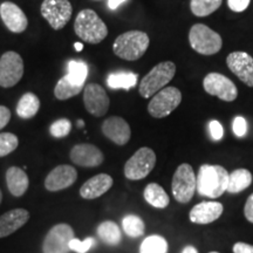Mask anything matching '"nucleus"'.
I'll return each instance as SVG.
<instances>
[{"instance_id":"1","label":"nucleus","mask_w":253,"mask_h":253,"mask_svg":"<svg viewBox=\"0 0 253 253\" xmlns=\"http://www.w3.org/2000/svg\"><path fill=\"white\" fill-rule=\"evenodd\" d=\"M197 192L203 197L218 198L227 190L229 172L221 166L203 164L198 170Z\"/></svg>"},{"instance_id":"2","label":"nucleus","mask_w":253,"mask_h":253,"mask_svg":"<svg viewBox=\"0 0 253 253\" xmlns=\"http://www.w3.org/2000/svg\"><path fill=\"white\" fill-rule=\"evenodd\" d=\"M74 31L77 36L84 41V42L100 43L108 36V28L107 25L96 12L90 8L82 9L75 18Z\"/></svg>"},{"instance_id":"3","label":"nucleus","mask_w":253,"mask_h":253,"mask_svg":"<svg viewBox=\"0 0 253 253\" xmlns=\"http://www.w3.org/2000/svg\"><path fill=\"white\" fill-rule=\"evenodd\" d=\"M150 40L148 34L142 31H128L120 34L113 43L115 55L126 61H136L147 52Z\"/></svg>"},{"instance_id":"4","label":"nucleus","mask_w":253,"mask_h":253,"mask_svg":"<svg viewBox=\"0 0 253 253\" xmlns=\"http://www.w3.org/2000/svg\"><path fill=\"white\" fill-rule=\"evenodd\" d=\"M176 73V65L172 61L157 63L145 77L142 79L138 87V93L144 99L153 97L155 94L172 80Z\"/></svg>"},{"instance_id":"5","label":"nucleus","mask_w":253,"mask_h":253,"mask_svg":"<svg viewBox=\"0 0 253 253\" xmlns=\"http://www.w3.org/2000/svg\"><path fill=\"white\" fill-rule=\"evenodd\" d=\"M189 42L191 48L202 55H213L219 52L223 40L217 32L204 24H196L189 32Z\"/></svg>"},{"instance_id":"6","label":"nucleus","mask_w":253,"mask_h":253,"mask_svg":"<svg viewBox=\"0 0 253 253\" xmlns=\"http://www.w3.org/2000/svg\"><path fill=\"white\" fill-rule=\"evenodd\" d=\"M197 188L194 168L188 163H183L176 169L172 176L171 191L173 198L178 203L188 204L195 196Z\"/></svg>"},{"instance_id":"7","label":"nucleus","mask_w":253,"mask_h":253,"mask_svg":"<svg viewBox=\"0 0 253 253\" xmlns=\"http://www.w3.org/2000/svg\"><path fill=\"white\" fill-rule=\"evenodd\" d=\"M156 166V154L148 147L140 148L125 164V176L130 181H140L153 171Z\"/></svg>"},{"instance_id":"8","label":"nucleus","mask_w":253,"mask_h":253,"mask_svg":"<svg viewBox=\"0 0 253 253\" xmlns=\"http://www.w3.org/2000/svg\"><path fill=\"white\" fill-rule=\"evenodd\" d=\"M182 102V93L176 87H164L151 97L148 104V113L155 119H163L170 115Z\"/></svg>"},{"instance_id":"9","label":"nucleus","mask_w":253,"mask_h":253,"mask_svg":"<svg viewBox=\"0 0 253 253\" xmlns=\"http://www.w3.org/2000/svg\"><path fill=\"white\" fill-rule=\"evenodd\" d=\"M41 15L48 21L53 30H61L71 20L73 7L69 0H43Z\"/></svg>"},{"instance_id":"10","label":"nucleus","mask_w":253,"mask_h":253,"mask_svg":"<svg viewBox=\"0 0 253 253\" xmlns=\"http://www.w3.org/2000/svg\"><path fill=\"white\" fill-rule=\"evenodd\" d=\"M24 75L23 58L17 52H6L0 58V87L11 88Z\"/></svg>"},{"instance_id":"11","label":"nucleus","mask_w":253,"mask_h":253,"mask_svg":"<svg viewBox=\"0 0 253 253\" xmlns=\"http://www.w3.org/2000/svg\"><path fill=\"white\" fill-rule=\"evenodd\" d=\"M203 88L209 95L217 96L225 102H232L238 96L236 84L219 73H209L203 80Z\"/></svg>"},{"instance_id":"12","label":"nucleus","mask_w":253,"mask_h":253,"mask_svg":"<svg viewBox=\"0 0 253 253\" xmlns=\"http://www.w3.org/2000/svg\"><path fill=\"white\" fill-rule=\"evenodd\" d=\"M74 238V230L66 223L56 224L50 229L43 239V253H67L69 243Z\"/></svg>"},{"instance_id":"13","label":"nucleus","mask_w":253,"mask_h":253,"mask_svg":"<svg viewBox=\"0 0 253 253\" xmlns=\"http://www.w3.org/2000/svg\"><path fill=\"white\" fill-rule=\"evenodd\" d=\"M84 103L90 115L101 118L108 112L110 100L102 86L97 84H88L84 90Z\"/></svg>"},{"instance_id":"14","label":"nucleus","mask_w":253,"mask_h":253,"mask_svg":"<svg viewBox=\"0 0 253 253\" xmlns=\"http://www.w3.org/2000/svg\"><path fill=\"white\" fill-rule=\"evenodd\" d=\"M227 67L246 86L253 87V58L245 52H232L227 55Z\"/></svg>"},{"instance_id":"15","label":"nucleus","mask_w":253,"mask_h":253,"mask_svg":"<svg viewBox=\"0 0 253 253\" xmlns=\"http://www.w3.org/2000/svg\"><path fill=\"white\" fill-rule=\"evenodd\" d=\"M78 178V171L74 167L68 164L55 167L47 175L45 179V188L50 192L61 191L74 184Z\"/></svg>"},{"instance_id":"16","label":"nucleus","mask_w":253,"mask_h":253,"mask_svg":"<svg viewBox=\"0 0 253 253\" xmlns=\"http://www.w3.org/2000/svg\"><path fill=\"white\" fill-rule=\"evenodd\" d=\"M71 161L79 167L95 168L103 163L104 156L96 145L89 143H80L74 145L69 154Z\"/></svg>"},{"instance_id":"17","label":"nucleus","mask_w":253,"mask_h":253,"mask_svg":"<svg viewBox=\"0 0 253 253\" xmlns=\"http://www.w3.org/2000/svg\"><path fill=\"white\" fill-rule=\"evenodd\" d=\"M0 17L2 23L13 33H23L28 26V19L17 4L4 1L0 5Z\"/></svg>"},{"instance_id":"18","label":"nucleus","mask_w":253,"mask_h":253,"mask_svg":"<svg viewBox=\"0 0 253 253\" xmlns=\"http://www.w3.org/2000/svg\"><path fill=\"white\" fill-rule=\"evenodd\" d=\"M103 135L118 145H126L131 137L130 126L120 116H112L102 123Z\"/></svg>"},{"instance_id":"19","label":"nucleus","mask_w":253,"mask_h":253,"mask_svg":"<svg viewBox=\"0 0 253 253\" xmlns=\"http://www.w3.org/2000/svg\"><path fill=\"white\" fill-rule=\"evenodd\" d=\"M223 204L219 202H202L196 204L189 213L190 221L198 225H208L219 219L223 213Z\"/></svg>"},{"instance_id":"20","label":"nucleus","mask_w":253,"mask_h":253,"mask_svg":"<svg viewBox=\"0 0 253 253\" xmlns=\"http://www.w3.org/2000/svg\"><path fill=\"white\" fill-rule=\"evenodd\" d=\"M114 179L108 173H99L91 177L80 188V196L84 199H96L109 191Z\"/></svg>"},{"instance_id":"21","label":"nucleus","mask_w":253,"mask_h":253,"mask_svg":"<svg viewBox=\"0 0 253 253\" xmlns=\"http://www.w3.org/2000/svg\"><path fill=\"white\" fill-rule=\"evenodd\" d=\"M30 219V212L25 209H13L0 216V238L11 236L21 229Z\"/></svg>"},{"instance_id":"22","label":"nucleus","mask_w":253,"mask_h":253,"mask_svg":"<svg viewBox=\"0 0 253 253\" xmlns=\"http://www.w3.org/2000/svg\"><path fill=\"white\" fill-rule=\"evenodd\" d=\"M7 188L14 197H21L30 186V179L27 173L19 167H11L6 171Z\"/></svg>"},{"instance_id":"23","label":"nucleus","mask_w":253,"mask_h":253,"mask_svg":"<svg viewBox=\"0 0 253 253\" xmlns=\"http://www.w3.org/2000/svg\"><path fill=\"white\" fill-rule=\"evenodd\" d=\"M253 177L250 170L239 168L229 173V183H227V192L230 194H239L244 191L252 184Z\"/></svg>"},{"instance_id":"24","label":"nucleus","mask_w":253,"mask_h":253,"mask_svg":"<svg viewBox=\"0 0 253 253\" xmlns=\"http://www.w3.org/2000/svg\"><path fill=\"white\" fill-rule=\"evenodd\" d=\"M143 197L148 204L156 209H166L170 204V198L166 190L157 183H150L145 186Z\"/></svg>"},{"instance_id":"25","label":"nucleus","mask_w":253,"mask_h":253,"mask_svg":"<svg viewBox=\"0 0 253 253\" xmlns=\"http://www.w3.org/2000/svg\"><path fill=\"white\" fill-rule=\"evenodd\" d=\"M40 109V100L36 94L25 93L17 104V114L20 119L30 120L37 115Z\"/></svg>"},{"instance_id":"26","label":"nucleus","mask_w":253,"mask_h":253,"mask_svg":"<svg viewBox=\"0 0 253 253\" xmlns=\"http://www.w3.org/2000/svg\"><path fill=\"white\" fill-rule=\"evenodd\" d=\"M96 232L97 236L100 237V239L106 243L107 245L116 246L119 245L122 240L121 229H120V226L115 223V221H103V223H101L100 225L97 226Z\"/></svg>"},{"instance_id":"27","label":"nucleus","mask_w":253,"mask_h":253,"mask_svg":"<svg viewBox=\"0 0 253 253\" xmlns=\"http://www.w3.org/2000/svg\"><path fill=\"white\" fill-rule=\"evenodd\" d=\"M84 89V84H79L74 80H72L68 75L62 77L56 84L54 88V95L58 100L65 101L77 96Z\"/></svg>"},{"instance_id":"28","label":"nucleus","mask_w":253,"mask_h":253,"mask_svg":"<svg viewBox=\"0 0 253 253\" xmlns=\"http://www.w3.org/2000/svg\"><path fill=\"white\" fill-rule=\"evenodd\" d=\"M137 74L131 72L112 73L107 78V86L110 89H125L129 90L137 84Z\"/></svg>"},{"instance_id":"29","label":"nucleus","mask_w":253,"mask_h":253,"mask_svg":"<svg viewBox=\"0 0 253 253\" xmlns=\"http://www.w3.org/2000/svg\"><path fill=\"white\" fill-rule=\"evenodd\" d=\"M122 229L126 235L130 238H138L144 235L145 225L141 217L136 214H126L122 219Z\"/></svg>"},{"instance_id":"30","label":"nucleus","mask_w":253,"mask_h":253,"mask_svg":"<svg viewBox=\"0 0 253 253\" xmlns=\"http://www.w3.org/2000/svg\"><path fill=\"white\" fill-rule=\"evenodd\" d=\"M223 0H191L190 9L196 17H208L220 7Z\"/></svg>"},{"instance_id":"31","label":"nucleus","mask_w":253,"mask_h":253,"mask_svg":"<svg viewBox=\"0 0 253 253\" xmlns=\"http://www.w3.org/2000/svg\"><path fill=\"white\" fill-rule=\"evenodd\" d=\"M168 243L162 236H149L142 242L140 253H167Z\"/></svg>"},{"instance_id":"32","label":"nucleus","mask_w":253,"mask_h":253,"mask_svg":"<svg viewBox=\"0 0 253 253\" xmlns=\"http://www.w3.org/2000/svg\"><path fill=\"white\" fill-rule=\"evenodd\" d=\"M67 75L79 84H84L88 77V66L84 61L71 60L67 65Z\"/></svg>"},{"instance_id":"33","label":"nucleus","mask_w":253,"mask_h":253,"mask_svg":"<svg viewBox=\"0 0 253 253\" xmlns=\"http://www.w3.org/2000/svg\"><path fill=\"white\" fill-rule=\"evenodd\" d=\"M19 145L18 137L12 132L0 134V157H5L17 149Z\"/></svg>"},{"instance_id":"34","label":"nucleus","mask_w":253,"mask_h":253,"mask_svg":"<svg viewBox=\"0 0 253 253\" xmlns=\"http://www.w3.org/2000/svg\"><path fill=\"white\" fill-rule=\"evenodd\" d=\"M72 130V122L68 119H60L56 120L50 125L49 132L53 137L63 138L69 135Z\"/></svg>"},{"instance_id":"35","label":"nucleus","mask_w":253,"mask_h":253,"mask_svg":"<svg viewBox=\"0 0 253 253\" xmlns=\"http://www.w3.org/2000/svg\"><path fill=\"white\" fill-rule=\"evenodd\" d=\"M95 239L93 237H88L84 240H80L78 238H73L69 243V250L75 251L77 253H86L95 245Z\"/></svg>"},{"instance_id":"36","label":"nucleus","mask_w":253,"mask_h":253,"mask_svg":"<svg viewBox=\"0 0 253 253\" xmlns=\"http://www.w3.org/2000/svg\"><path fill=\"white\" fill-rule=\"evenodd\" d=\"M232 128L237 137H244L246 132H248V123H246V120L243 116H237L233 120Z\"/></svg>"},{"instance_id":"37","label":"nucleus","mask_w":253,"mask_h":253,"mask_svg":"<svg viewBox=\"0 0 253 253\" xmlns=\"http://www.w3.org/2000/svg\"><path fill=\"white\" fill-rule=\"evenodd\" d=\"M209 131H210V135L213 141H220L224 136L223 126L217 120H212L209 123Z\"/></svg>"},{"instance_id":"38","label":"nucleus","mask_w":253,"mask_h":253,"mask_svg":"<svg viewBox=\"0 0 253 253\" xmlns=\"http://www.w3.org/2000/svg\"><path fill=\"white\" fill-rule=\"evenodd\" d=\"M251 0H227V5L231 11L233 12H244L249 7Z\"/></svg>"},{"instance_id":"39","label":"nucleus","mask_w":253,"mask_h":253,"mask_svg":"<svg viewBox=\"0 0 253 253\" xmlns=\"http://www.w3.org/2000/svg\"><path fill=\"white\" fill-rule=\"evenodd\" d=\"M11 120V112L7 107L0 106V130L4 129Z\"/></svg>"},{"instance_id":"40","label":"nucleus","mask_w":253,"mask_h":253,"mask_svg":"<svg viewBox=\"0 0 253 253\" xmlns=\"http://www.w3.org/2000/svg\"><path fill=\"white\" fill-rule=\"evenodd\" d=\"M244 216L250 223L253 224V194L249 196L244 207Z\"/></svg>"},{"instance_id":"41","label":"nucleus","mask_w":253,"mask_h":253,"mask_svg":"<svg viewBox=\"0 0 253 253\" xmlns=\"http://www.w3.org/2000/svg\"><path fill=\"white\" fill-rule=\"evenodd\" d=\"M232 251L233 253H253V245L248 244V243L238 242L233 245Z\"/></svg>"},{"instance_id":"42","label":"nucleus","mask_w":253,"mask_h":253,"mask_svg":"<svg viewBox=\"0 0 253 253\" xmlns=\"http://www.w3.org/2000/svg\"><path fill=\"white\" fill-rule=\"evenodd\" d=\"M126 0H108V7L110 9H116L120 5L126 2Z\"/></svg>"},{"instance_id":"43","label":"nucleus","mask_w":253,"mask_h":253,"mask_svg":"<svg viewBox=\"0 0 253 253\" xmlns=\"http://www.w3.org/2000/svg\"><path fill=\"white\" fill-rule=\"evenodd\" d=\"M182 253H198V251H197V249L195 248V246L188 245V246H185L184 249H183Z\"/></svg>"},{"instance_id":"44","label":"nucleus","mask_w":253,"mask_h":253,"mask_svg":"<svg viewBox=\"0 0 253 253\" xmlns=\"http://www.w3.org/2000/svg\"><path fill=\"white\" fill-rule=\"evenodd\" d=\"M74 48L78 50V52H81L82 49H84V45H82L81 42H75L74 43Z\"/></svg>"},{"instance_id":"45","label":"nucleus","mask_w":253,"mask_h":253,"mask_svg":"<svg viewBox=\"0 0 253 253\" xmlns=\"http://www.w3.org/2000/svg\"><path fill=\"white\" fill-rule=\"evenodd\" d=\"M78 126H80V128H81V126H84V122L82 121V120H79V122H78Z\"/></svg>"},{"instance_id":"46","label":"nucleus","mask_w":253,"mask_h":253,"mask_svg":"<svg viewBox=\"0 0 253 253\" xmlns=\"http://www.w3.org/2000/svg\"><path fill=\"white\" fill-rule=\"evenodd\" d=\"M1 201H2V192L1 190H0V204H1Z\"/></svg>"},{"instance_id":"47","label":"nucleus","mask_w":253,"mask_h":253,"mask_svg":"<svg viewBox=\"0 0 253 253\" xmlns=\"http://www.w3.org/2000/svg\"><path fill=\"white\" fill-rule=\"evenodd\" d=\"M209 253H219V252H214V251H213V252H209Z\"/></svg>"}]
</instances>
